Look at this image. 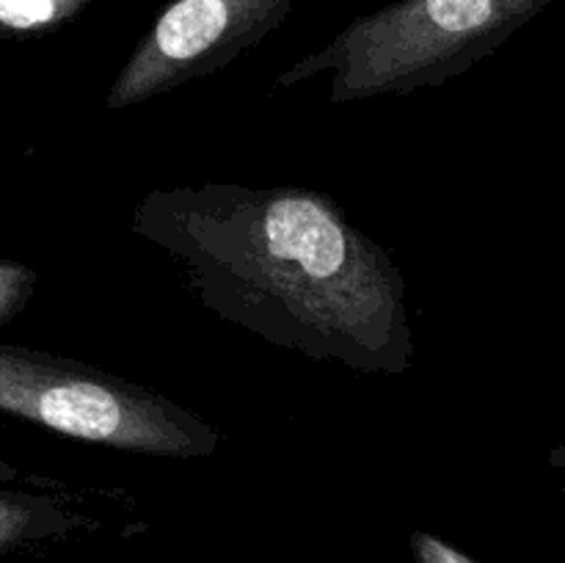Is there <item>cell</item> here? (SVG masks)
<instances>
[{
    "mask_svg": "<svg viewBox=\"0 0 565 563\" xmlns=\"http://www.w3.org/2000/svg\"><path fill=\"white\" fill-rule=\"evenodd\" d=\"M132 235L199 307L259 340L356 373L403 375L414 334L401 265L331 193L301 185L152 188Z\"/></svg>",
    "mask_w": 565,
    "mask_h": 563,
    "instance_id": "cell-1",
    "label": "cell"
},
{
    "mask_svg": "<svg viewBox=\"0 0 565 563\" xmlns=\"http://www.w3.org/2000/svg\"><path fill=\"white\" fill-rule=\"evenodd\" d=\"M555 0H395L348 22L323 47L292 61L276 88L329 75V103L445 86L494 55Z\"/></svg>",
    "mask_w": 565,
    "mask_h": 563,
    "instance_id": "cell-2",
    "label": "cell"
},
{
    "mask_svg": "<svg viewBox=\"0 0 565 563\" xmlns=\"http://www.w3.org/2000/svg\"><path fill=\"white\" fill-rule=\"evenodd\" d=\"M0 414L149 458H210L221 434L196 412L94 364L0 342Z\"/></svg>",
    "mask_w": 565,
    "mask_h": 563,
    "instance_id": "cell-3",
    "label": "cell"
},
{
    "mask_svg": "<svg viewBox=\"0 0 565 563\" xmlns=\"http://www.w3.org/2000/svg\"><path fill=\"white\" fill-rule=\"evenodd\" d=\"M296 0H169L138 39L105 94L108 110H127L226 70L263 44Z\"/></svg>",
    "mask_w": 565,
    "mask_h": 563,
    "instance_id": "cell-4",
    "label": "cell"
},
{
    "mask_svg": "<svg viewBox=\"0 0 565 563\" xmlns=\"http://www.w3.org/2000/svg\"><path fill=\"white\" fill-rule=\"evenodd\" d=\"M66 528V513L53 500L28 491H0V557L25 541Z\"/></svg>",
    "mask_w": 565,
    "mask_h": 563,
    "instance_id": "cell-5",
    "label": "cell"
},
{
    "mask_svg": "<svg viewBox=\"0 0 565 563\" xmlns=\"http://www.w3.org/2000/svg\"><path fill=\"white\" fill-rule=\"evenodd\" d=\"M94 0H0V36H36L61 28Z\"/></svg>",
    "mask_w": 565,
    "mask_h": 563,
    "instance_id": "cell-6",
    "label": "cell"
},
{
    "mask_svg": "<svg viewBox=\"0 0 565 563\" xmlns=\"http://www.w3.org/2000/svg\"><path fill=\"white\" fill-rule=\"evenodd\" d=\"M36 290V274L28 265L0 254V329L17 318Z\"/></svg>",
    "mask_w": 565,
    "mask_h": 563,
    "instance_id": "cell-7",
    "label": "cell"
},
{
    "mask_svg": "<svg viewBox=\"0 0 565 563\" xmlns=\"http://www.w3.org/2000/svg\"><path fill=\"white\" fill-rule=\"evenodd\" d=\"M412 552L417 563H478L461 552L458 546L447 544L445 539L434 533H425V530H417L412 533Z\"/></svg>",
    "mask_w": 565,
    "mask_h": 563,
    "instance_id": "cell-8",
    "label": "cell"
},
{
    "mask_svg": "<svg viewBox=\"0 0 565 563\" xmlns=\"http://www.w3.org/2000/svg\"><path fill=\"white\" fill-rule=\"evenodd\" d=\"M550 464L557 469H565V445H557L550 450Z\"/></svg>",
    "mask_w": 565,
    "mask_h": 563,
    "instance_id": "cell-9",
    "label": "cell"
},
{
    "mask_svg": "<svg viewBox=\"0 0 565 563\" xmlns=\"http://www.w3.org/2000/svg\"><path fill=\"white\" fill-rule=\"evenodd\" d=\"M17 467H11V464H6L3 458H0V484H9V480H17Z\"/></svg>",
    "mask_w": 565,
    "mask_h": 563,
    "instance_id": "cell-10",
    "label": "cell"
},
{
    "mask_svg": "<svg viewBox=\"0 0 565 563\" xmlns=\"http://www.w3.org/2000/svg\"><path fill=\"white\" fill-rule=\"evenodd\" d=\"M0 428H3V423H0Z\"/></svg>",
    "mask_w": 565,
    "mask_h": 563,
    "instance_id": "cell-11",
    "label": "cell"
}]
</instances>
